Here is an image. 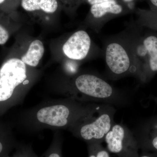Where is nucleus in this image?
<instances>
[{"mask_svg":"<svg viewBox=\"0 0 157 157\" xmlns=\"http://www.w3.org/2000/svg\"><path fill=\"white\" fill-rule=\"evenodd\" d=\"M92 106L70 98L47 102L26 113L22 123L27 128L34 131L45 128L70 129Z\"/></svg>","mask_w":157,"mask_h":157,"instance_id":"obj_1","label":"nucleus"},{"mask_svg":"<svg viewBox=\"0 0 157 157\" xmlns=\"http://www.w3.org/2000/svg\"><path fill=\"white\" fill-rule=\"evenodd\" d=\"M26 65L21 59L11 58L0 67V113L20 103L24 98L21 86L27 84Z\"/></svg>","mask_w":157,"mask_h":157,"instance_id":"obj_2","label":"nucleus"},{"mask_svg":"<svg viewBox=\"0 0 157 157\" xmlns=\"http://www.w3.org/2000/svg\"><path fill=\"white\" fill-rule=\"evenodd\" d=\"M113 114L114 111L109 106L92 105L89 111L70 130L87 143H101L114 124Z\"/></svg>","mask_w":157,"mask_h":157,"instance_id":"obj_3","label":"nucleus"},{"mask_svg":"<svg viewBox=\"0 0 157 157\" xmlns=\"http://www.w3.org/2000/svg\"><path fill=\"white\" fill-rule=\"evenodd\" d=\"M73 86V90L70 93L68 98L79 101L114 102L119 98L108 82L94 74L84 73L78 75Z\"/></svg>","mask_w":157,"mask_h":157,"instance_id":"obj_4","label":"nucleus"},{"mask_svg":"<svg viewBox=\"0 0 157 157\" xmlns=\"http://www.w3.org/2000/svg\"><path fill=\"white\" fill-rule=\"evenodd\" d=\"M133 59L137 73L147 80L157 72V36L145 35L135 43Z\"/></svg>","mask_w":157,"mask_h":157,"instance_id":"obj_5","label":"nucleus"},{"mask_svg":"<svg viewBox=\"0 0 157 157\" xmlns=\"http://www.w3.org/2000/svg\"><path fill=\"white\" fill-rule=\"evenodd\" d=\"M108 151L119 157H137V141L125 127L115 124L105 138Z\"/></svg>","mask_w":157,"mask_h":157,"instance_id":"obj_6","label":"nucleus"},{"mask_svg":"<svg viewBox=\"0 0 157 157\" xmlns=\"http://www.w3.org/2000/svg\"><path fill=\"white\" fill-rule=\"evenodd\" d=\"M105 61L111 73L116 76L125 75L133 68V56L121 42H111L107 45Z\"/></svg>","mask_w":157,"mask_h":157,"instance_id":"obj_7","label":"nucleus"},{"mask_svg":"<svg viewBox=\"0 0 157 157\" xmlns=\"http://www.w3.org/2000/svg\"><path fill=\"white\" fill-rule=\"evenodd\" d=\"M91 39L87 32L76 31L72 34L63 45L65 56L73 60L81 61L87 57L90 50Z\"/></svg>","mask_w":157,"mask_h":157,"instance_id":"obj_8","label":"nucleus"},{"mask_svg":"<svg viewBox=\"0 0 157 157\" xmlns=\"http://www.w3.org/2000/svg\"><path fill=\"white\" fill-rule=\"evenodd\" d=\"M21 6L27 12L52 14L57 10L58 3L57 0H21Z\"/></svg>","mask_w":157,"mask_h":157,"instance_id":"obj_9","label":"nucleus"},{"mask_svg":"<svg viewBox=\"0 0 157 157\" xmlns=\"http://www.w3.org/2000/svg\"><path fill=\"white\" fill-rule=\"evenodd\" d=\"M45 52V47L41 40H34L31 42L26 52L21 59L26 65L35 67L39 65Z\"/></svg>","mask_w":157,"mask_h":157,"instance_id":"obj_10","label":"nucleus"},{"mask_svg":"<svg viewBox=\"0 0 157 157\" xmlns=\"http://www.w3.org/2000/svg\"><path fill=\"white\" fill-rule=\"evenodd\" d=\"M123 11V8L115 0L109 1L91 6V14L96 19H101L108 14H119Z\"/></svg>","mask_w":157,"mask_h":157,"instance_id":"obj_11","label":"nucleus"},{"mask_svg":"<svg viewBox=\"0 0 157 157\" xmlns=\"http://www.w3.org/2000/svg\"><path fill=\"white\" fill-rule=\"evenodd\" d=\"M17 146L9 129L0 122V157L8 156Z\"/></svg>","mask_w":157,"mask_h":157,"instance_id":"obj_12","label":"nucleus"},{"mask_svg":"<svg viewBox=\"0 0 157 157\" xmlns=\"http://www.w3.org/2000/svg\"><path fill=\"white\" fill-rule=\"evenodd\" d=\"M141 134L142 141L148 144L157 151V117L151 119L144 125Z\"/></svg>","mask_w":157,"mask_h":157,"instance_id":"obj_13","label":"nucleus"},{"mask_svg":"<svg viewBox=\"0 0 157 157\" xmlns=\"http://www.w3.org/2000/svg\"><path fill=\"white\" fill-rule=\"evenodd\" d=\"M41 157H62V139L59 134L55 135L49 148Z\"/></svg>","mask_w":157,"mask_h":157,"instance_id":"obj_14","label":"nucleus"},{"mask_svg":"<svg viewBox=\"0 0 157 157\" xmlns=\"http://www.w3.org/2000/svg\"><path fill=\"white\" fill-rule=\"evenodd\" d=\"M88 144V157H110L108 150L103 147L101 142H91Z\"/></svg>","mask_w":157,"mask_h":157,"instance_id":"obj_15","label":"nucleus"},{"mask_svg":"<svg viewBox=\"0 0 157 157\" xmlns=\"http://www.w3.org/2000/svg\"><path fill=\"white\" fill-rule=\"evenodd\" d=\"M17 150L13 155L6 157H38L30 145H22L17 146Z\"/></svg>","mask_w":157,"mask_h":157,"instance_id":"obj_16","label":"nucleus"},{"mask_svg":"<svg viewBox=\"0 0 157 157\" xmlns=\"http://www.w3.org/2000/svg\"><path fill=\"white\" fill-rule=\"evenodd\" d=\"M144 24L149 27L157 30V11L145 15Z\"/></svg>","mask_w":157,"mask_h":157,"instance_id":"obj_17","label":"nucleus"},{"mask_svg":"<svg viewBox=\"0 0 157 157\" xmlns=\"http://www.w3.org/2000/svg\"><path fill=\"white\" fill-rule=\"evenodd\" d=\"M10 37L9 31L0 24V45H3L8 42Z\"/></svg>","mask_w":157,"mask_h":157,"instance_id":"obj_18","label":"nucleus"},{"mask_svg":"<svg viewBox=\"0 0 157 157\" xmlns=\"http://www.w3.org/2000/svg\"><path fill=\"white\" fill-rule=\"evenodd\" d=\"M111 1H113V0H87L88 3L91 6Z\"/></svg>","mask_w":157,"mask_h":157,"instance_id":"obj_19","label":"nucleus"},{"mask_svg":"<svg viewBox=\"0 0 157 157\" xmlns=\"http://www.w3.org/2000/svg\"><path fill=\"white\" fill-rule=\"evenodd\" d=\"M151 4L154 8L155 9V11H157V0H149Z\"/></svg>","mask_w":157,"mask_h":157,"instance_id":"obj_20","label":"nucleus"},{"mask_svg":"<svg viewBox=\"0 0 157 157\" xmlns=\"http://www.w3.org/2000/svg\"><path fill=\"white\" fill-rule=\"evenodd\" d=\"M9 1V0H0V6L2 8H4V6L6 5Z\"/></svg>","mask_w":157,"mask_h":157,"instance_id":"obj_21","label":"nucleus"},{"mask_svg":"<svg viewBox=\"0 0 157 157\" xmlns=\"http://www.w3.org/2000/svg\"><path fill=\"white\" fill-rule=\"evenodd\" d=\"M139 157H156L154 156L153 155H142L140 156Z\"/></svg>","mask_w":157,"mask_h":157,"instance_id":"obj_22","label":"nucleus"},{"mask_svg":"<svg viewBox=\"0 0 157 157\" xmlns=\"http://www.w3.org/2000/svg\"><path fill=\"white\" fill-rule=\"evenodd\" d=\"M124 2H132L134 0H124Z\"/></svg>","mask_w":157,"mask_h":157,"instance_id":"obj_23","label":"nucleus"},{"mask_svg":"<svg viewBox=\"0 0 157 157\" xmlns=\"http://www.w3.org/2000/svg\"><path fill=\"white\" fill-rule=\"evenodd\" d=\"M155 101L157 102V98H155Z\"/></svg>","mask_w":157,"mask_h":157,"instance_id":"obj_24","label":"nucleus"}]
</instances>
